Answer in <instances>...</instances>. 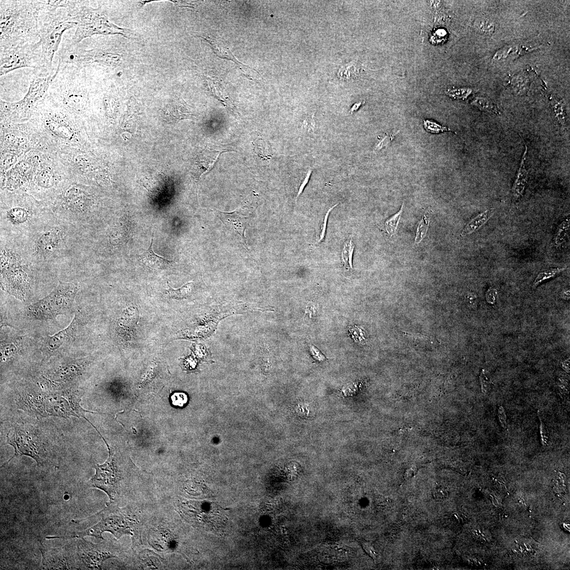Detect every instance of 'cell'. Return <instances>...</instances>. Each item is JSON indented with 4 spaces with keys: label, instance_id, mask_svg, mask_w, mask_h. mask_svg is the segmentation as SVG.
I'll return each instance as SVG.
<instances>
[{
    "label": "cell",
    "instance_id": "cell-27",
    "mask_svg": "<svg viewBox=\"0 0 570 570\" xmlns=\"http://www.w3.org/2000/svg\"><path fill=\"white\" fill-rule=\"evenodd\" d=\"M567 268V267H557L548 269L546 271L541 272L537 275L535 279L533 282L532 285L533 289H536L539 285H540L545 281L556 277L557 275L566 271Z\"/></svg>",
    "mask_w": 570,
    "mask_h": 570
},
{
    "label": "cell",
    "instance_id": "cell-14",
    "mask_svg": "<svg viewBox=\"0 0 570 570\" xmlns=\"http://www.w3.org/2000/svg\"><path fill=\"white\" fill-rule=\"evenodd\" d=\"M217 216L226 227L242 237L244 246L247 249L245 232L249 225V218L240 215L236 211L225 212L218 211Z\"/></svg>",
    "mask_w": 570,
    "mask_h": 570
},
{
    "label": "cell",
    "instance_id": "cell-29",
    "mask_svg": "<svg viewBox=\"0 0 570 570\" xmlns=\"http://www.w3.org/2000/svg\"><path fill=\"white\" fill-rule=\"evenodd\" d=\"M551 101L555 113L556 118L559 124L562 126H566L567 125V115L565 102L554 97H552Z\"/></svg>",
    "mask_w": 570,
    "mask_h": 570
},
{
    "label": "cell",
    "instance_id": "cell-47",
    "mask_svg": "<svg viewBox=\"0 0 570 570\" xmlns=\"http://www.w3.org/2000/svg\"><path fill=\"white\" fill-rule=\"evenodd\" d=\"M498 298V293L497 290L494 289V288H489L486 293V299L487 303L490 304H494L495 303Z\"/></svg>",
    "mask_w": 570,
    "mask_h": 570
},
{
    "label": "cell",
    "instance_id": "cell-15",
    "mask_svg": "<svg viewBox=\"0 0 570 570\" xmlns=\"http://www.w3.org/2000/svg\"><path fill=\"white\" fill-rule=\"evenodd\" d=\"M224 150L207 149L199 153L196 157L194 166L197 179L210 171L217 162L218 157L224 152Z\"/></svg>",
    "mask_w": 570,
    "mask_h": 570
},
{
    "label": "cell",
    "instance_id": "cell-51",
    "mask_svg": "<svg viewBox=\"0 0 570 570\" xmlns=\"http://www.w3.org/2000/svg\"><path fill=\"white\" fill-rule=\"evenodd\" d=\"M467 299L469 305L473 307L476 308L477 306L478 299L475 294L473 293H470L467 296Z\"/></svg>",
    "mask_w": 570,
    "mask_h": 570
},
{
    "label": "cell",
    "instance_id": "cell-45",
    "mask_svg": "<svg viewBox=\"0 0 570 570\" xmlns=\"http://www.w3.org/2000/svg\"><path fill=\"white\" fill-rule=\"evenodd\" d=\"M395 134H390L389 136L387 135V136L381 139V140L380 141L379 143L377 144L375 148V151H378L385 148V146L388 145L390 143H391L392 141L393 140V139L395 138Z\"/></svg>",
    "mask_w": 570,
    "mask_h": 570
},
{
    "label": "cell",
    "instance_id": "cell-22",
    "mask_svg": "<svg viewBox=\"0 0 570 570\" xmlns=\"http://www.w3.org/2000/svg\"><path fill=\"white\" fill-rule=\"evenodd\" d=\"M470 104L482 111L495 115L501 114L500 110L497 105L486 97H477L471 102Z\"/></svg>",
    "mask_w": 570,
    "mask_h": 570
},
{
    "label": "cell",
    "instance_id": "cell-16",
    "mask_svg": "<svg viewBox=\"0 0 570 570\" xmlns=\"http://www.w3.org/2000/svg\"><path fill=\"white\" fill-rule=\"evenodd\" d=\"M163 112L165 120L171 122L191 119L193 116L185 102L181 99L171 102L165 107Z\"/></svg>",
    "mask_w": 570,
    "mask_h": 570
},
{
    "label": "cell",
    "instance_id": "cell-55",
    "mask_svg": "<svg viewBox=\"0 0 570 570\" xmlns=\"http://www.w3.org/2000/svg\"><path fill=\"white\" fill-rule=\"evenodd\" d=\"M561 366L564 370L567 373H570V359L566 360L563 362L561 363Z\"/></svg>",
    "mask_w": 570,
    "mask_h": 570
},
{
    "label": "cell",
    "instance_id": "cell-2",
    "mask_svg": "<svg viewBox=\"0 0 570 570\" xmlns=\"http://www.w3.org/2000/svg\"><path fill=\"white\" fill-rule=\"evenodd\" d=\"M39 1H1V49L34 44L39 39Z\"/></svg>",
    "mask_w": 570,
    "mask_h": 570
},
{
    "label": "cell",
    "instance_id": "cell-46",
    "mask_svg": "<svg viewBox=\"0 0 570 570\" xmlns=\"http://www.w3.org/2000/svg\"><path fill=\"white\" fill-rule=\"evenodd\" d=\"M310 350L312 358L316 360L319 362H323L326 360V356L315 345H310Z\"/></svg>",
    "mask_w": 570,
    "mask_h": 570
},
{
    "label": "cell",
    "instance_id": "cell-19",
    "mask_svg": "<svg viewBox=\"0 0 570 570\" xmlns=\"http://www.w3.org/2000/svg\"><path fill=\"white\" fill-rule=\"evenodd\" d=\"M77 326V321L75 317L68 327L61 330L56 334L50 336L48 340V346L50 350H57L66 342L71 338L76 332Z\"/></svg>",
    "mask_w": 570,
    "mask_h": 570
},
{
    "label": "cell",
    "instance_id": "cell-1",
    "mask_svg": "<svg viewBox=\"0 0 570 570\" xmlns=\"http://www.w3.org/2000/svg\"><path fill=\"white\" fill-rule=\"evenodd\" d=\"M82 236L74 226L52 217L14 241L31 264L42 265L70 256L82 242Z\"/></svg>",
    "mask_w": 570,
    "mask_h": 570
},
{
    "label": "cell",
    "instance_id": "cell-53",
    "mask_svg": "<svg viewBox=\"0 0 570 570\" xmlns=\"http://www.w3.org/2000/svg\"><path fill=\"white\" fill-rule=\"evenodd\" d=\"M16 161V158L13 156L6 157L3 161V166L8 168L12 166Z\"/></svg>",
    "mask_w": 570,
    "mask_h": 570
},
{
    "label": "cell",
    "instance_id": "cell-57",
    "mask_svg": "<svg viewBox=\"0 0 570 570\" xmlns=\"http://www.w3.org/2000/svg\"><path fill=\"white\" fill-rule=\"evenodd\" d=\"M564 298L569 299L570 298V290L564 292L563 294Z\"/></svg>",
    "mask_w": 570,
    "mask_h": 570
},
{
    "label": "cell",
    "instance_id": "cell-44",
    "mask_svg": "<svg viewBox=\"0 0 570 570\" xmlns=\"http://www.w3.org/2000/svg\"><path fill=\"white\" fill-rule=\"evenodd\" d=\"M434 497L437 499H444L449 495V489L444 486H438L435 488L433 492Z\"/></svg>",
    "mask_w": 570,
    "mask_h": 570
},
{
    "label": "cell",
    "instance_id": "cell-54",
    "mask_svg": "<svg viewBox=\"0 0 570 570\" xmlns=\"http://www.w3.org/2000/svg\"><path fill=\"white\" fill-rule=\"evenodd\" d=\"M365 103V102H360L354 104L351 108L349 111V113L352 114L354 112L357 111L359 108Z\"/></svg>",
    "mask_w": 570,
    "mask_h": 570
},
{
    "label": "cell",
    "instance_id": "cell-32",
    "mask_svg": "<svg viewBox=\"0 0 570 570\" xmlns=\"http://www.w3.org/2000/svg\"><path fill=\"white\" fill-rule=\"evenodd\" d=\"M474 27L477 32L482 34L492 35L495 30L494 23L487 18H480L476 20Z\"/></svg>",
    "mask_w": 570,
    "mask_h": 570
},
{
    "label": "cell",
    "instance_id": "cell-24",
    "mask_svg": "<svg viewBox=\"0 0 570 570\" xmlns=\"http://www.w3.org/2000/svg\"><path fill=\"white\" fill-rule=\"evenodd\" d=\"M202 38H204L208 43H209V44L211 45L213 52L219 57L232 60L238 65L244 66L241 63L239 62V61L236 59V58L234 56V55H233L231 52L229 50L228 48L225 47L224 46H223L221 45L220 43L216 41V40L210 38L209 39L202 37Z\"/></svg>",
    "mask_w": 570,
    "mask_h": 570
},
{
    "label": "cell",
    "instance_id": "cell-33",
    "mask_svg": "<svg viewBox=\"0 0 570 570\" xmlns=\"http://www.w3.org/2000/svg\"><path fill=\"white\" fill-rule=\"evenodd\" d=\"M254 146L256 155L260 157L269 158L271 157L270 147L265 140L262 138L257 139L254 141Z\"/></svg>",
    "mask_w": 570,
    "mask_h": 570
},
{
    "label": "cell",
    "instance_id": "cell-52",
    "mask_svg": "<svg viewBox=\"0 0 570 570\" xmlns=\"http://www.w3.org/2000/svg\"><path fill=\"white\" fill-rule=\"evenodd\" d=\"M303 126L308 128V129H314L315 127V122L314 120V116H311V117L306 118L304 121Z\"/></svg>",
    "mask_w": 570,
    "mask_h": 570
},
{
    "label": "cell",
    "instance_id": "cell-40",
    "mask_svg": "<svg viewBox=\"0 0 570 570\" xmlns=\"http://www.w3.org/2000/svg\"><path fill=\"white\" fill-rule=\"evenodd\" d=\"M349 330H350L352 338L355 342L363 344L366 338L365 333L363 329L358 327L354 326L350 327Z\"/></svg>",
    "mask_w": 570,
    "mask_h": 570
},
{
    "label": "cell",
    "instance_id": "cell-9",
    "mask_svg": "<svg viewBox=\"0 0 570 570\" xmlns=\"http://www.w3.org/2000/svg\"><path fill=\"white\" fill-rule=\"evenodd\" d=\"M0 52L1 76L25 67L45 69L41 48L38 41L34 44L1 49Z\"/></svg>",
    "mask_w": 570,
    "mask_h": 570
},
{
    "label": "cell",
    "instance_id": "cell-10",
    "mask_svg": "<svg viewBox=\"0 0 570 570\" xmlns=\"http://www.w3.org/2000/svg\"><path fill=\"white\" fill-rule=\"evenodd\" d=\"M182 507L190 522L207 530H219L224 528L227 521L225 510L215 502L189 501Z\"/></svg>",
    "mask_w": 570,
    "mask_h": 570
},
{
    "label": "cell",
    "instance_id": "cell-28",
    "mask_svg": "<svg viewBox=\"0 0 570 570\" xmlns=\"http://www.w3.org/2000/svg\"><path fill=\"white\" fill-rule=\"evenodd\" d=\"M570 221L569 217L563 220L557 226L554 238V243L555 246L560 247L566 242L570 230Z\"/></svg>",
    "mask_w": 570,
    "mask_h": 570
},
{
    "label": "cell",
    "instance_id": "cell-38",
    "mask_svg": "<svg viewBox=\"0 0 570 570\" xmlns=\"http://www.w3.org/2000/svg\"><path fill=\"white\" fill-rule=\"evenodd\" d=\"M170 400L173 406L182 407L186 405L188 399L187 395L183 392H175L171 396Z\"/></svg>",
    "mask_w": 570,
    "mask_h": 570
},
{
    "label": "cell",
    "instance_id": "cell-23",
    "mask_svg": "<svg viewBox=\"0 0 570 570\" xmlns=\"http://www.w3.org/2000/svg\"><path fill=\"white\" fill-rule=\"evenodd\" d=\"M354 248L355 244L352 239L348 238L343 246L341 253L342 262L347 271H351L353 269Z\"/></svg>",
    "mask_w": 570,
    "mask_h": 570
},
{
    "label": "cell",
    "instance_id": "cell-7",
    "mask_svg": "<svg viewBox=\"0 0 570 570\" xmlns=\"http://www.w3.org/2000/svg\"><path fill=\"white\" fill-rule=\"evenodd\" d=\"M78 286L73 283H60L48 296L30 306V316L35 320L51 319L71 308Z\"/></svg>",
    "mask_w": 570,
    "mask_h": 570
},
{
    "label": "cell",
    "instance_id": "cell-43",
    "mask_svg": "<svg viewBox=\"0 0 570 570\" xmlns=\"http://www.w3.org/2000/svg\"><path fill=\"white\" fill-rule=\"evenodd\" d=\"M312 173V169L311 168H309L307 170V171H306V173L305 174L304 178L303 180V181L301 183V185H300V186L299 188V189H298V191L297 192V194L296 198V201H297V199L299 198V197H300V196L301 195V194H302L306 186L308 185V184L309 183L310 180L311 179V176Z\"/></svg>",
    "mask_w": 570,
    "mask_h": 570
},
{
    "label": "cell",
    "instance_id": "cell-41",
    "mask_svg": "<svg viewBox=\"0 0 570 570\" xmlns=\"http://www.w3.org/2000/svg\"><path fill=\"white\" fill-rule=\"evenodd\" d=\"M537 415L539 419H540V432L541 442L543 446H547L548 445L549 441L548 430L546 426L545 425V423L542 419L540 412H538Z\"/></svg>",
    "mask_w": 570,
    "mask_h": 570
},
{
    "label": "cell",
    "instance_id": "cell-21",
    "mask_svg": "<svg viewBox=\"0 0 570 570\" xmlns=\"http://www.w3.org/2000/svg\"><path fill=\"white\" fill-rule=\"evenodd\" d=\"M534 48L523 46L512 45L501 48L494 54L493 59L499 60L505 59L508 57H517L527 52H531Z\"/></svg>",
    "mask_w": 570,
    "mask_h": 570
},
{
    "label": "cell",
    "instance_id": "cell-11",
    "mask_svg": "<svg viewBox=\"0 0 570 570\" xmlns=\"http://www.w3.org/2000/svg\"><path fill=\"white\" fill-rule=\"evenodd\" d=\"M59 72L57 69L56 72L50 76H35L31 82L29 91L24 99L18 103L11 104L6 107V110L11 112H28L45 95L49 87L57 77Z\"/></svg>",
    "mask_w": 570,
    "mask_h": 570
},
{
    "label": "cell",
    "instance_id": "cell-18",
    "mask_svg": "<svg viewBox=\"0 0 570 570\" xmlns=\"http://www.w3.org/2000/svg\"><path fill=\"white\" fill-rule=\"evenodd\" d=\"M527 153H528V147L525 145V150L512 190V197L514 200L516 201L522 197L529 181V172L525 168Z\"/></svg>",
    "mask_w": 570,
    "mask_h": 570
},
{
    "label": "cell",
    "instance_id": "cell-42",
    "mask_svg": "<svg viewBox=\"0 0 570 570\" xmlns=\"http://www.w3.org/2000/svg\"><path fill=\"white\" fill-rule=\"evenodd\" d=\"M480 382L483 393L486 394L489 389L492 387L493 383L486 376L485 370L483 369L481 373Z\"/></svg>",
    "mask_w": 570,
    "mask_h": 570
},
{
    "label": "cell",
    "instance_id": "cell-12",
    "mask_svg": "<svg viewBox=\"0 0 570 570\" xmlns=\"http://www.w3.org/2000/svg\"><path fill=\"white\" fill-rule=\"evenodd\" d=\"M8 443L14 447L15 455L8 461L15 457L27 456L32 458L37 464H41L44 453L39 446L33 441L28 434L20 430L16 429L15 432L11 436L7 435Z\"/></svg>",
    "mask_w": 570,
    "mask_h": 570
},
{
    "label": "cell",
    "instance_id": "cell-39",
    "mask_svg": "<svg viewBox=\"0 0 570 570\" xmlns=\"http://www.w3.org/2000/svg\"><path fill=\"white\" fill-rule=\"evenodd\" d=\"M338 205L339 204H337L335 205L334 206H333L332 207H331L330 208H329V209L327 212L326 215H325L324 220H323V223L322 225L321 231L319 239H318L317 242V243H321L323 242L324 241L325 238H326V236L327 226H328V219L329 214H330V212H332V211L334 209V208L335 207H336L337 206H338Z\"/></svg>",
    "mask_w": 570,
    "mask_h": 570
},
{
    "label": "cell",
    "instance_id": "cell-3",
    "mask_svg": "<svg viewBox=\"0 0 570 570\" xmlns=\"http://www.w3.org/2000/svg\"><path fill=\"white\" fill-rule=\"evenodd\" d=\"M94 516L99 520L93 525L87 526V528L67 531L63 535L46 538H82L93 536L104 540L103 533L109 532L117 539L125 535L131 536L135 545L141 543L139 522L131 516L126 508H120L117 503L109 502L104 510Z\"/></svg>",
    "mask_w": 570,
    "mask_h": 570
},
{
    "label": "cell",
    "instance_id": "cell-35",
    "mask_svg": "<svg viewBox=\"0 0 570 570\" xmlns=\"http://www.w3.org/2000/svg\"><path fill=\"white\" fill-rule=\"evenodd\" d=\"M429 225H430V218H429L428 216L426 214L421 220L417 231H416L415 239V244L420 243L423 239L425 237L428 229Z\"/></svg>",
    "mask_w": 570,
    "mask_h": 570
},
{
    "label": "cell",
    "instance_id": "cell-25",
    "mask_svg": "<svg viewBox=\"0 0 570 570\" xmlns=\"http://www.w3.org/2000/svg\"><path fill=\"white\" fill-rule=\"evenodd\" d=\"M46 122L50 130L57 136L63 138H70L72 137L71 130L62 122L52 119H48Z\"/></svg>",
    "mask_w": 570,
    "mask_h": 570
},
{
    "label": "cell",
    "instance_id": "cell-20",
    "mask_svg": "<svg viewBox=\"0 0 570 570\" xmlns=\"http://www.w3.org/2000/svg\"><path fill=\"white\" fill-rule=\"evenodd\" d=\"M492 216V211L486 210L477 215L474 219L470 221L466 225L462 233V236H465L473 234L476 230L480 229L485 225Z\"/></svg>",
    "mask_w": 570,
    "mask_h": 570
},
{
    "label": "cell",
    "instance_id": "cell-13",
    "mask_svg": "<svg viewBox=\"0 0 570 570\" xmlns=\"http://www.w3.org/2000/svg\"><path fill=\"white\" fill-rule=\"evenodd\" d=\"M131 235L129 222L125 218L114 221L106 233L107 247L110 251H116L125 246Z\"/></svg>",
    "mask_w": 570,
    "mask_h": 570
},
{
    "label": "cell",
    "instance_id": "cell-6",
    "mask_svg": "<svg viewBox=\"0 0 570 570\" xmlns=\"http://www.w3.org/2000/svg\"><path fill=\"white\" fill-rule=\"evenodd\" d=\"M112 541L104 540L94 544L85 538L69 543L72 570H101L107 560L117 557L118 551Z\"/></svg>",
    "mask_w": 570,
    "mask_h": 570
},
{
    "label": "cell",
    "instance_id": "cell-31",
    "mask_svg": "<svg viewBox=\"0 0 570 570\" xmlns=\"http://www.w3.org/2000/svg\"><path fill=\"white\" fill-rule=\"evenodd\" d=\"M403 206L404 204H403L399 211L397 212L395 215L388 219L385 222V229L390 237L395 235L396 233L398 224H399L403 211Z\"/></svg>",
    "mask_w": 570,
    "mask_h": 570
},
{
    "label": "cell",
    "instance_id": "cell-49",
    "mask_svg": "<svg viewBox=\"0 0 570 570\" xmlns=\"http://www.w3.org/2000/svg\"><path fill=\"white\" fill-rule=\"evenodd\" d=\"M1 351V357L4 359L10 357L12 354L15 353L16 348L14 345H10L4 346Z\"/></svg>",
    "mask_w": 570,
    "mask_h": 570
},
{
    "label": "cell",
    "instance_id": "cell-50",
    "mask_svg": "<svg viewBox=\"0 0 570 570\" xmlns=\"http://www.w3.org/2000/svg\"><path fill=\"white\" fill-rule=\"evenodd\" d=\"M498 415L501 426L504 429L507 427L506 415L503 407L500 406L498 409Z\"/></svg>",
    "mask_w": 570,
    "mask_h": 570
},
{
    "label": "cell",
    "instance_id": "cell-26",
    "mask_svg": "<svg viewBox=\"0 0 570 570\" xmlns=\"http://www.w3.org/2000/svg\"><path fill=\"white\" fill-rule=\"evenodd\" d=\"M360 70L356 63L352 62L342 67L337 73V77L343 82L350 81L359 74Z\"/></svg>",
    "mask_w": 570,
    "mask_h": 570
},
{
    "label": "cell",
    "instance_id": "cell-30",
    "mask_svg": "<svg viewBox=\"0 0 570 570\" xmlns=\"http://www.w3.org/2000/svg\"><path fill=\"white\" fill-rule=\"evenodd\" d=\"M169 289L166 291V293L169 296L172 298L176 299H182L184 298H187L192 293V282H190L178 289H173L168 283Z\"/></svg>",
    "mask_w": 570,
    "mask_h": 570
},
{
    "label": "cell",
    "instance_id": "cell-5",
    "mask_svg": "<svg viewBox=\"0 0 570 570\" xmlns=\"http://www.w3.org/2000/svg\"><path fill=\"white\" fill-rule=\"evenodd\" d=\"M52 12L41 11L39 22V44L41 48L45 70H51L64 33L76 28L77 23L65 9Z\"/></svg>",
    "mask_w": 570,
    "mask_h": 570
},
{
    "label": "cell",
    "instance_id": "cell-34",
    "mask_svg": "<svg viewBox=\"0 0 570 570\" xmlns=\"http://www.w3.org/2000/svg\"><path fill=\"white\" fill-rule=\"evenodd\" d=\"M38 183L42 188L50 189L54 185L53 175L50 170L43 171L38 176Z\"/></svg>",
    "mask_w": 570,
    "mask_h": 570
},
{
    "label": "cell",
    "instance_id": "cell-37",
    "mask_svg": "<svg viewBox=\"0 0 570 570\" xmlns=\"http://www.w3.org/2000/svg\"><path fill=\"white\" fill-rule=\"evenodd\" d=\"M472 90L469 88H455L449 89L446 94L452 99L465 100L471 94Z\"/></svg>",
    "mask_w": 570,
    "mask_h": 570
},
{
    "label": "cell",
    "instance_id": "cell-17",
    "mask_svg": "<svg viewBox=\"0 0 570 570\" xmlns=\"http://www.w3.org/2000/svg\"><path fill=\"white\" fill-rule=\"evenodd\" d=\"M153 234L152 235L150 246L148 250L138 256L139 260L146 267L155 270H160L173 265V261L169 260L164 257L155 253L153 250Z\"/></svg>",
    "mask_w": 570,
    "mask_h": 570
},
{
    "label": "cell",
    "instance_id": "cell-48",
    "mask_svg": "<svg viewBox=\"0 0 570 570\" xmlns=\"http://www.w3.org/2000/svg\"><path fill=\"white\" fill-rule=\"evenodd\" d=\"M567 384L568 383L566 382L563 381V380H561L560 379L559 380L558 382H557V385H558L560 395L562 397H569V392L567 388Z\"/></svg>",
    "mask_w": 570,
    "mask_h": 570
},
{
    "label": "cell",
    "instance_id": "cell-8",
    "mask_svg": "<svg viewBox=\"0 0 570 570\" xmlns=\"http://www.w3.org/2000/svg\"><path fill=\"white\" fill-rule=\"evenodd\" d=\"M109 450V457L102 465L95 466L96 473L88 482L90 487L101 489L105 492L109 499L110 502L117 503L122 496L127 490L123 485V478L121 472L115 460L114 453Z\"/></svg>",
    "mask_w": 570,
    "mask_h": 570
},
{
    "label": "cell",
    "instance_id": "cell-4",
    "mask_svg": "<svg viewBox=\"0 0 570 570\" xmlns=\"http://www.w3.org/2000/svg\"><path fill=\"white\" fill-rule=\"evenodd\" d=\"M66 10L77 23L74 35L65 48L75 47L84 39L96 35H129V30L121 28L110 22L100 8L94 9L85 4L86 1H69Z\"/></svg>",
    "mask_w": 570,
    "mask_h": 570
},
{
    "label": "cell",
    "instance_id": "cell-56",
    "mask_svg": "<svg viewBox=\"0 0 570 570\" xmlns=\"http://www.w3.org/2000/svg\"><path fill=\"white\" fill-rule=\"evenodd\" d=\"M364 547H365V550L367 552H368V553H369L370 555H372L373 556H375V552H374V551L372 550V549L371 548V547L369 546V545L368 544H366V545H364Z\"/></svg>",
    "mask_w": 570,
    "mask_h": 570
},
{
    "label": "cell",
    "instance_id": "cell-36",
    "mask_svg": "<svg viewBox=\"0 0 570 570\" xmlns=\"http://www.w3.org/2000/svg\"><path fill=\"white\" fill-rule=\"evenodd\" d=\"M424 126L426 131L432 134H439L445 132H451L450 128L438 124L436 122L430 120H424Z\"/></svg>",
    "mask_w": 570,
    "mask_h": 570
}]
</instances>
